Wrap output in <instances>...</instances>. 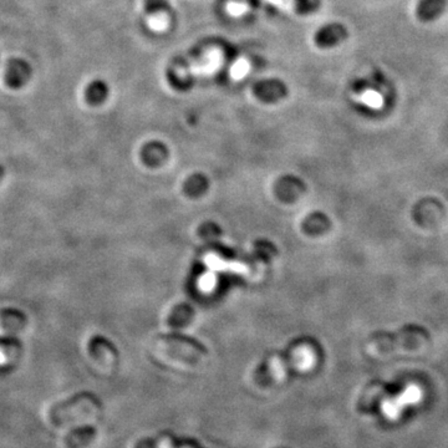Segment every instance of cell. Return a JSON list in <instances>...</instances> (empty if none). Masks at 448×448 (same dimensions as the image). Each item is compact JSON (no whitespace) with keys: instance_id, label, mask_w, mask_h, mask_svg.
<instances>
[{"instance_id":"obj_1","label":"cell","mask_w":448,"mask_h":448,"mask_svg":"<svg viewBox=\"0 0 448 448\" xmlns=\"http://www.w3.org/2000/svg\"><path fill=\"white\" fill-rule=\"evenodd\" d=\"M33 69L28 61L13 58L6 62V82L11 89H21L31 80Z\"/></svg>"},{"instance_id":"obj_2","label":"cell","mask_w":448,"mask_h":448,"mask_svg":"<svg viewBox=\"0 0 448 448\" xmlns=\"http://www.w3.org/2000/svg\"><path fill=\"white\" fill-rule=\"evenodd\" d=\"M253 92L266 102H275L288 95V87L279 79H266L253 86Z\"/></svg>"},{"instance_id":"obj_3","label":"cell","mask_w":448,"mask_h":448,"mask_svg":"<svg viewBox=\"0 0 448 448\" xmlns=\"http://www.w3.org/2000/svg\"><path fill=\"white\" fill-rule=\"evenodd\" d=\"M348 29L343 24L332 23V24H327V26H322V29H319L315 34L314 40L319 48L327 49V48H332V46L343 43L348 38Z\"/></svg>"},{"instance_id":"obj_4","label":"cell","mask_w":448,"mask_h":448,"mask_svg":"<svg viewBox=\"0 0 448 448\" xmlns=\"http://www.w3.org/2000/svg\"><path fill=\"white\" fill-rule=\"evenodd\" d=\"M447 0H421L416 8V16L421 21H432L442 14Z\"/></svg>"},{"instance_id":"obj_5","label":"cell","mask_w":448,"mask_h":448,"mask_svg":"<svg viewBox=\"0 0 448 448\" xmlns=\"http://www.w3.org/2000/svg\"><path fill=\"white\" fill-rule=\"evenodd\" d=\"M109 95V86L105 81L94 80L85 90L86 101L90 105H100Z\"/></svg>"},{"instance_id":"obj_6","label":"cell","mask_w":448,"mask_h":448,"mask_svg":"<svg viewBox=\"0 0 448 448\" xmlns=\"http://www.w3.org/2000/svg\"><path fill=\"white\" fill-rule=\"evenodd\" d=\"M320 6V0H297V11L299 14H310Z\"/></svg>"},{"instance_id":"obj_7","label":"cell","mask_w":448,"mask_h":448,"mask_svg":"<svg viewBox=\"0 0 448 448\" xmlns=\"http://www.w3.org/2000/svg\"><path fill=\"white\" fill-rule=\"evenodd\" d=\"M168 6V0H145V9L148 14L163 11Z\"/></svg>"},{"instance_id":"obj_8","label":"cell","mask_w":448,"mask_h":448,"mask_svg":"<svg viewBox=\"0 0 448 448\" xmlns=\"http://www.w3.org/2000/svg\"><path fill=\"white\" fill-rule=\"evenodd\" d=\"M3 175H4V168H3V167L0 166V178H1V177H3Z\"/></svg>"}]
</instances>
